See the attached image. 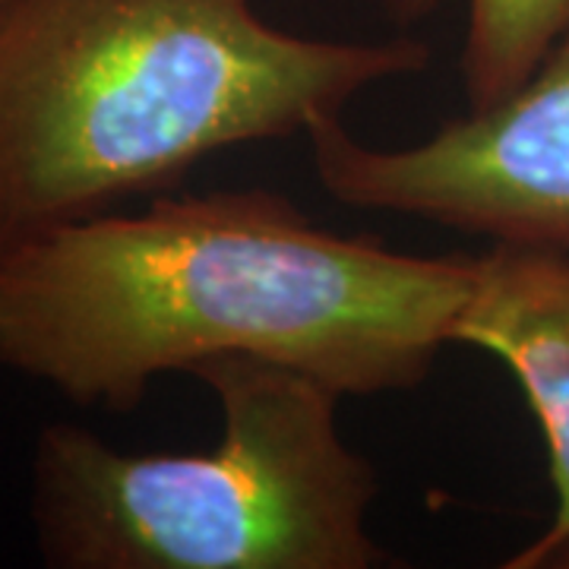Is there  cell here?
I'll use <instances>...</instances> for the list:
<instances>
[{
	"instance_id": "obj_6",
	"label": "cell",
	"mask_w": 569,
	"mask_h": 569,
	"mask_svg": "<svg viewBox=\"0 0 569 569\" xmlns=\"http://www.w3.org/2000/svg\"><path fill=\"white\" fill-rule=\"evenodd\" d=\"M569 32V0H468L462 89L468 111L516 92Z\"/></svg>"
},
{
	"instance_id": "obj_2",
	"label": "cell",
	"mask_w": 569,
	"mask_h": 569,
	"mask_svg": "<svg viewBox=\"0 0 569 569\" xmlns=\"http://www.w3.org/2000/svg\"><path fill=\"white\" fill-rule=\"evenodd\" d=\"M430 63L421 39L326 41L250 0H10L0 17V263L159 197L234 146L307 133Z\"/></svg>"
},
{
	"instance_id": "obj_8",
	"label": "cell",
	"mask_w": 569,
	"mask_h": 569,
	"mask_svg": "<svg viewBox=\"0 0 569 569\" xmlns=\"http://www.w3.org/2000/svg\"><path fill=\"white\" fill-rule=\"evenodd\" d=\"M10 7V0H0V17H3V10Z\"/></svg>"
},
{
	"instance_id": "obj_5",
	"label": "cell",
	"mask_w": 569,
	"mask_h": 569,
	"mask_svg": "<svg viewBox=\"0 0 569 569\" xmlns=\"http://www.w3.org/2000/svg\"><path fill=\"white\" fill-rule=\"evenodd\" d=\"M452 342L509 367L548 447L553 519L507 567L560 563L569 550V247L490 244L478 253Z\"/></svg>"
},
{
	"instance_id": "obj_4",
	"label": "cell",
	"mask_w": 569,
	"mask_h": 569,
	"mask_svg": "<svg viewBox=\"0 0 569 569\" xmlns=\"http://www.w3.org/2000/svg\"><path fill=\"white\" fill-rule=\"evenodd\" d=\"M305 137L317 181L336 203L490 244L569 247V32L503 102L466 111L425 142L367 146L342 118Z\"/></svg>"
},
{
	"instance_id": "obj_7",
	"label": "cell",
	"mask_w": 569,
	"mask_h": 569,
	"mask_svg": "<svg viewBox=\"0 0 569 569\" xmlns=\"http://www.w3.org/2000/svg\"><path fill=\"white\" fill-rule=\"evenodd\" d=\"M440 0H387V7L392 10V17L399 22H418L425 20L427 13L437 10Z\"/></svg>"
},
{
	"instance_id": "obj_3",
	"label": "cell",
	"mask_w": 569,
	"mask_h": 569,
	"mask_svg": "<svg viewBox=\"0 0 569 569\" xmlns=\"http://www.w3.org/2000/svg\"><path fill=\"white\" fill-rule=\"evenodd\" d=\"M222 433L197 452H127L41 427L29 519L54 569H370L377 475L348 447L339 392L305 370L219 358L193 370Z\"/></svg>"
},
{
	"instance_id": "obj_1",
	"label": "cell",
	"mask_w": 569,
	"mask_h": 569,
	"mask_svg": "<svg viewBox=\"0 0 569 569\" xmlns=\"http://www.w3.org/2000/svg\"><path fill=\"white\" fill-rule=\"evenodd\" d=\"M475 257L336 234L276 190L152 197L0 263V367L102 411L219 358L295 367L339 396L418 387Z\"/></svg>"
},
{
	"instance_id": "obj_9",
	"label": "cell",
	"mask_w": 569,
	"mask_h": 569,
	"mask_svg": "<svg viewBox=\"0 0 569 569\" xmlns=\"http://www.w3.org/2000/svg\"><path fill=\"white\" fill-rule=\"evenodd\" d=\"M567 560H569V550H567V553H563V557H560V563H567Z\"/></svg>"
}]
</instances>
